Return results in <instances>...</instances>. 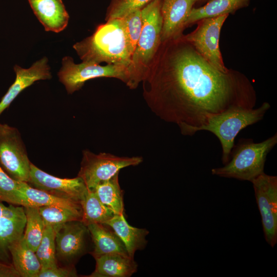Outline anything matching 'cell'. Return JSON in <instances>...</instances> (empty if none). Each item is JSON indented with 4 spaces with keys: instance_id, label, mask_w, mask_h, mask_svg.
Wrapping results in <instances>:
<instances>
[{
    "instance_id": "obj_1",
    "label": "cell",
    "mask_w": 277,
    "mask_h": 277,
    "mask_svg": "<svg viewBox=\"0 0 277 277\" xmlns=\"http://www.w3.org/2000/svg\"><path fill=\"white\" fill-rule=\"evenodd\" d=\"M143 97L157 116L177 125L182 134L212 116L238 108H253L255 90L232 70L222 72L207 62L183 37L161 42L142 82Z\"/></svg>"
},
{
    "instance_id": "obj_2",
    "label": "cell",
    "mask_w": 277,
    "mask_h": 277,
    "mask_svg": "<svg viewBox=\"0 0 277 277\" xmlns=\"http://www.w3.org/2000/svg\"><path fill=\"white\" fill-rule=\"evenodd\" d=\"M106 21L98 26L91 35L75 43L73 48L83 62L125 65L130 67L132 72V52L123 20L121 18Z\"/></svg>"
},
{
    "instance_id": "obj_3",
    "label": "cell",
    "mask_w": 277,
    "mask_h": 277,
    "mask_svg": "<svg viewBox=\"0 0 277 277\" xmlns=\"http://www.w3.org/2000/svg\"><path fill=\"white\" fill-rule=\"evenodd\" d=\"M162 0H153L141 9V33L131 58L134 89L144 80L161 44L163 19Z\"/></svg>"
},
{
    "instance_id": "obj_4",
    "label": "cell",
    "mask_w": 277,
    "mask_h": 277,
    "mask_svg": "<svg viewBox=\"0 0 277 277\" xmlns=\"http://www.w3.org/2000/svg\"><path fill=\"white\" fill-rule=\"evenodd\" d=\"M277 143V134L259 143L252 139H240L233 147L228 162L213 168L211 173L221 177L251 182L264 172L266 157Z\"/></svg>"
},
{
    "instance_id": "obj_5",
    "label": "cell",
    "mask_w": 277,
    "mask_h": 277,
    "mask_svg": "<svg viewBox=\"0 0 277 277\" xmlns=\"http://www.w3.org/2000/svg\"><path fill=\"white\" fill-rule=\"evenodd\" d=\"M270 108L268 103L264 102L256 108H238L225 111L211 117L206 124L194 129L192 135L202 130L214 134L221 145L222 161L225 165L229 161L235 137L239 132L262 120Z\"/></svg>"
},
{
    "instance_id": "obj_6",
    "label": "cell",
    "mask_w": 277,
    "mask_h": 277,
    "mask_svg": "<svg viewBox=\"0 0 277 277\" xmlns=\"http://www.w3.org/2000/svg\"><path fill=\"white\" fill-rule=\"evenodd\" d=\"M58 72L59 81L65 86L68 94L80 90L88 80L98 77H112L124 82L129 88L132 72L130 67L122 64H107L101 66L82 62L75 64L70 56H65Z\"/></svg>"
},
{
    "instance_id": "obj_7",
    "label": "cell",
    "mask_w": 277,
    "mask_h": 277,
    "mask_svg": "<svg viewBox=\"0 0 277 277\" xmlns=\"http://www.w3.org/2000/svg\"><path fill=\"white\" fill-rule=\"evenodd\" d=\"M82 153L77 176L90 190L119 173L121 169L137 166L143 161L141 156H119L105 152L95 154L89 150H83Z\"/></svg>"
},
{
    "instance_id": "obj_8",
    "label": "cell",
    "mask_w": 277,
    "mask_h": 277,
    "mask_svg": "<svg viewBox=\"0 0 277 277\" xmlns=\"http://www.w3.org/2000/svg\"><path fill=\"white\" fill-rule=\"evenodd\" d=\"M31 162L19 130L0 123V166L13 180L28 183Z\"/></svg>"
},
{
    "instance_id": "obj_9",
    "label": "cell",
    "mask_w": 277,
    "mask_h": 277,
    "mask_svg": "<svg viewBox=\"0 0 277 277\" xmlns=\"http://www.w3.org/2000/svg\"><path fill=\"white\" fill-rule=\"evenodd\" d=\"M229 15L205 18L197 22V27L184 38L211 65L226 72L229 70L225 66L219 48L221 28Z\"/></svg>"
},
{
    "instance_id": "obj_10",
    "label": "cell",
    "mask_w": 277,
    "mask_h": 277,
    "mask_svg": "<svg viewBox=\"0 0 277 277\" xmlns=\"http://www.w3.org/2000/svg\"><path fill=\"white\" fill-rule=\"evenodd\" d=\"M90 238L88 227L82 221H70L59 225L55 239L57 264L74 266L87 252Z\"/></svg>"
},
{
    "instance_id": "obj_11",
    "label": "cell",
    "mask_w": 277,
    "mask_h": 277,
    "mask_svg": "<svg viewBox=\"0 0 277 277\" xmlns=\"http://www.w3.org/2000/svg\"><path fill=\"white\" fill-rule=\"evenodd\" d=\"M253 184L266 241L272 247L277 243V176L261 173Z\"/></svg>"
},
{
    "instance_id": "obj_12",
    "label": "cell",
    "mask_w": 277,
    "mask_h": 277,
    "mask_svg": "<svg viewBox=\"0 0 277 277\" xmlns=\"http://www.w3.org/2000/svg\"><path fill=\"white\" fill-rule=\"evenodd\" d=\"M31 187L53 195L73 200L81 203L87 188L79 176L72 179H62L51 175L39 169L32 163L29 180Z\"/></svg>"
},
{
    "instance_id": "obj_13",
    "label": "cell",
    "mask_w": 277,
    "mask_h": 277,
    "mask_svg": "<svg viewBox=\"0 0 277 277\" xmlns=\"http://www.w3.org/2000/svg\"><path fill=\"white\" fill-rule=\"evenodd\" d=\"M26 222L24 206L0 202V262L12 263L9 247L23 237Z\"/></svg>"
},
{
    "instance_id": "obj_14",
    "label": "cell",
    "mask_w": 277,
    "mask_h": 277,
    "mask_svg": "<svg viewBox=\"0 0 277 277\" xmlns=\"http://www.w3.org/2000/svg\"><path fill=\"white\" fill-rule=\"evenodd\" d=\"M13 69L16 74L15 80L0 101V115L25 89L36 81L49 80L52 77L46 57L37 61L29 68H23L15 65Z\"/></svg>"
},
{
    "instance_id": "obj_15",
    "label": "cell",
    "mask_w": 277,
    "mask_h": 277,
    "mask_svg": "<svg viewBox=\"0 0 277 277\" xmlns=\"http://www.w3.org/2000/svg\"><path fill=\"white\" fill-rule=\"evenodd\" d=\"M198 0H162V42L183 35L186 21Z\"/></svg>"
},
{
    "instance_id": "obj_16",
    "label": "cell",
    "mask_w": 277,
    "mask_h": 277,
    "mask_svg": "<svg viewBox=\"0 0 277 277\" xmlns=\"http://www.w3.org/2000/svg\"><path fill=\"white\" fill-rule=\"evenodd\" d=\"M46 31L58 33L68 25L69 16L62 0H28Z\"/></svg>"
},
{
    "instance_id": "obj_17",
    "label": "cell",
    "mask_w": 277,
    "mask_h": 277,
    "mask_svg": "<svg viewBox=\"0 0 277 277\" xmlns=\"http://www.w3.org/2000/svg\"><path fill=\"white\" fill-rule=\"evenodd\" d=\"M87 226L93 244L90 253L94 259L112 254L129 256L123 242L109 226L99 223Z\"/></svg>"
},
{
    "instance_id": "obj_18",
    "label": "cell",
    "mask_w": 277,
    "mask_h": 277,
    "mask_svg": "<svg viewBox=\"0 0 277 277\" xmlns=\"http://www.w3.org/2000/svg\"><path fill=\"white\" fill-rule=\"evenodd\" d=\"M104 224L109 226L120 238L130 258H134L135 252L143 249L147 243L146 236L149 231L130 225L124 213L115 214Z\"/></svg>"
},
{
    "instance_id": "obj_19",
    "label": "cell",
    "mask_w": 277,
    "mask_h": 277,
    "mask_svg": "<svg viewBox=\"0 0 277 277\" xmlns=\"http://www.w3.org/2000/svg\"><path fill=\"white\" fill-rule=\"evenodd\" d=\"M94 271L89 277H129L134 273L137 264L134 258L117 254L104 255L95 259Z\"/></svg>"
},
{
    "instance_id": "obj_20",
    "label": "cell",
    "mask_w": 277,
    "mask_h": 277,
    "mask_svg": "<svg viewBox=\"0 0 277 277\" xmlns=\"http://www.w3.org/2000/svg\"><path fill=\"white\" fill-rule=\"evenodd\" d=\"M9 250L11 263L21 277H37L42 268L40 262L23 236L12 244Z\"/></svg>"
},
{
    "instance_id": "obj_21",
    "label": "cell",
    "mask_w": 277,
    "mask_h": 277,
    "mask_svg": "<svg viewBox=\"0 0 277 277\" xmlns=\"http://www.w3.org/2000/svg\"><path fill=\"white\" fill-rule=\"evenodd\" d=\"M251 0H210L204 6L193 7L185 24V28L199 21L235 12L247 7Z\"/></svg>"
},
{
    "instance_id": "obj_22",
    "label": "cell",
    "mask_w": 277,
    "mask_h": 277,
    "mask_svg": "<svg viewBox=\"0 0 277 277\" xmlns=\"http://www.w3.org/2000/svg\"><path fill=\"white\" fill-rule=\"evenodd\" d=\"M19 189L30 206L59 207L83 212L80 203L53 195L31 187L26 182H19Z\"/></svg>"
},
{
    "instance_id": "obj_23",
    "label": "cell",
    "mask_w": 277,
    "mask_h": 277,
    "mask_svg": "<svg viewBox=\"0 0 277 277\" xmlns=\"http://www.w3.org/2000/svg\"><path fill=\"white\" fill-rule=\"evenodd\" d=\"M81 204L83 210L82 221L86 225L92 223L105 224L115 214L101 202L93 191L88 189Z\"/></svg>"
},
{
    "instance_id": "obj_24",
    "label": "cell",
    "mask_w": 277,
    "mask_h": 277,
    "mask_svg": "<svg viewBox=\"0 0 277 277\" xmlns=\"http://www.w3.org/2000/svg\"><path fill=\"white\" fill-rule=\"evenodd\" d=\"M118 174L99 184L91 191L103 204L115 214H120L124 213V202L123 191L118 182Z\"/></svg>"
},
{
    "instance_id": "obj_25",
    "label": "cell",
    "mask_w": 277,
    "mask_h": 277,
    "mask_svg": "<svg viewBox=\"0 0 277 277\" xmlns=\"http://www.w3.org/2000/svg\"><path fill=\"white\" fill-rule=\"evenodd\" d=\"M24 207L26 222L23 238L28 245L35 252L42 240L45 224L38 207L27 206Z\"/></svg>"
},
{
    "instance_id": "obj_26",
    "label": "cell",
    "mask_w": 277,
    "mask_h": 277,
    "mask_svg": "<svg viewBox=\"0 0 277 277\" xmlns=\"http://www.w3.org/2000/svg\"><path fill=\"white\" fill-rule=\"evenodd\" d=\"M58 226L45 225L42 240L35 251L41 265V270L58 266L55 239Z\"/></svg>"
},
{
    "instance_id": "obj_27",
    "label": "cell",
    "mask_w": 277,
    "mask_h": 277,
    "mask_svg": "<svg viewBox=\"0 0 277 277\" xmlns=\"http://www.w3.org/2000/svg\"><path fill=\"white\" fill-rule=\"evenodd\" d=\"M0 202L24 207L30 206L26 196L19 189V182L8 175L1 166Z\"/></svg>"
},
{
    "instance_id": "obj_28",
    "label": "cell",
    "mask_w": 277,
    "mask_h": 277,
    "mask_svg": "<svg viewBox=\"0 0 277 277\" xmlns=\"http://www.w3.org/2000/svg\"><path fill=\"white\" fill-rule=\"evenodd\" d=\"M39 213L45 225H62L72 221H82L83 212L70 209L54 207H38Z\"/></svg>"
},
{
    "instance_id": "obj_29",
    "label": "cell",
    "mask_w": 277,
    "mask_h": 277,
    "mask_svg": "<svg viewBox=\"0 0 277 277\" xmlns=\"http://www.w3.org/2000/svg\"><path fill=\"white\" fill-rule=\"evenodd\" d=\"M153 0H111L107 9L106 20L123 18L141 9Z\"/></svg>"
},
{
    "instance_id": "obj_30",
    "label": "cell",
    "mask_w": 277,
    "mask_h": 277,
    "mask_svg": "<svg viewBox=\"0 0 277 277\" xmlns=\"http://www.w3.org/2000/svg\"><path fill=\"white\" fill-rule=\"evenodd\" d=\"M122 18L123 20L125 32L133 54L142 30L141 9L134 11Z\"/></svg>"
},
{
    "instance_id": "obj_31",
    "label": "cell",
    "mask_w": 277,
    "mask_h": 277,
    "mask_svg": "<svg viewBox=\"0 0 277 277\" xmlns=\"http://www.w3.org/2000/svg\"><path fill=\"white\" fill-rule=\"evenodd\" d=\"M77 273L74 266L59 265L42 269L37 277H75Z\"/></svg>"
},
{
    "instance_id": "obj_32",
    "label": "cell",
    "mask_w": 277,
    "mask_h": 277,
    "mask_svg": "<svg viewBox=\"0 0 277 277\" xmlns=\"http://www.w3.org/2000/svg\"><path fill=\"white\" fill-rule=\"evenodd\" d=\"M0 277H21L12 263L0 262Z\"/></svg>"
},
{
    "instance_id": "obj_33",
    "label": "cell",
    "mask_w": 277,
    "mask_h": 277,
    "mask_svg": "<svg viewBox=\"0 0 277 277\" xmlns=\"http://www.w3.org/2000/svg\"><path fill=\"white\" fill-rule=\"evenodd\" d=\"M209 1H210V0H198L197 2H200V3H202V4H203V3H206Z\"/></svg>"
}]
</instances>
